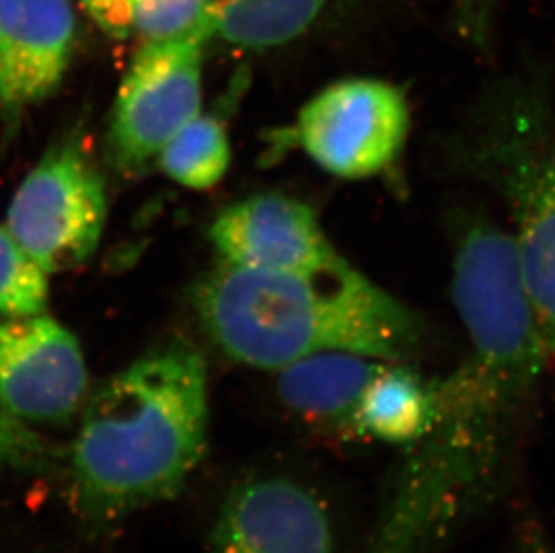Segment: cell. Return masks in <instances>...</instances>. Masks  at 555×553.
I'll return each mask as SVG.
<instances>
[{"label": "cell", "instance_id": "19", "mask_svg": "<svg viewBox=\"0 0 555 553\" xmlns=\"http://www.w3.org/2000/svg\"><path fill=\"white\" fill-rule=\"evenodd\" d=\"M513 553H555L543 523L532 512H524L516 522Z\"/></svg>", "mask_w": 555, "mask_h": 553}, {"label": "cell", "instance_id": "4", "mask_svg": "<svg viewBox=\"0 0 555 553\" xmlns=\"http://www.w3.org/2000/svg\"><path fill=\"white\" fill-rule=\"evenodd\" d=\"M106 191L79 131L51 147L8 210V229L48 273L81 267L105 230Z\"/></svg>", "mask_w": 555, "mask_h": 553}, {"label": "cell", "instance_id": "5", "mask_svg": "<svg viewBox=\"0 0 555 553\" xmlns=\"http://www.w3.org/2000/svg\"><path fill=\"white\" fill-rule=\"evenodd\" d=\"M410 133L403 90L383 79L349 78L320 90L279 144H292L333 177L363 180L392 169Z\"/></svg>", "mask_w": 555, "mask_h": 553}, {"label": "cell", "instance_id": "6", "mask_svg": "<svg viewBox=\"0 0 555 553\" xmlns=\"http://www.w3.org/2000/svg\"><path fill=\"white\" fill-rule=\"evenodd\" d=\"M209 38L142 42L117 92L108 130L112 160L139 172L199 114L204 49Z\"/></svg>", "mask_w": 555, "mask_h": 553}, {"label": "cell", "instance_id": "1", "mask_svg": "<svg viewBox=\"0 0 555 553\" xmlns=\"http://www.w3.org/2000/svg\"><path fill=\"white\" fill-rule=\"evenodd\" d=\"M209 443V383L193 345L147 350L90 397L68 449L74 503L117 522L184 489Z\"/></svg>", "mask_w": 555, "mask_h": 553}, {"label": "cell", "instance_id": "20", "mask_svg": "<svg viewBox=\"0 0 555 553\" xmlns=\"http://www.w3.org/2000/svg\"><path fill=\"white\" fill-rule=\"evenodd\" d=\"M488 0H461L462 10L466 15L467 27L472 29V35H478L482 29L483 15H486V5Z\"/></svg>", "mask_w": 555, "mask_h": 553}, {"label": "cell", "instance_id": "9", "mask_svg": "<svg viewBox=\"0 0 555 553\" xmlns=\"http://www.w3.org/2000/svg\"><path fill=\"white\" fill-rule=\"evenodd\" d=\"M209 235L221 262L236 267L313 272L341 259L314 210L286 194H254L227 207Z\"/></svg>", "mask_w": 555, "mask_h": 553}, {"label": "cell", "instance_id": "8", "mask_svg": "<svg viewBox=\"0 0 555 553\" xmlns=\"http://www.w3.org/2000/svg\"><path fill=\"white\" fill-rule=\"evenodd\" d=\"M210 553H335L330 509L295 478L251 476L223 501Z\"/></svg>", "mask_w": 555, "mask_h": 553}, {"label": "cell", "instance_id": "7", "mask_svg": "<svg viewBox=\"0 0 555 553\" xmlns=\"http://www.w3.org/2000/svg\"><path fill=\"white\" fill-rule=\"evenodd\" d=\"M89 372L78 339L48 314L0 320V408L18 423L59 424L78 412Z\"/></svg>", "mask_w": 555, "mask_h": 553}, {"label": "cell", "instance_id": "13", "mask_svg": "<svg viewBox=\"0 0 555 553\" xmlns=\"http://www.w3.org/2000/svg\"><path fill=\"white\" fill-rule=\"evenodd\" d=\"M333 0L216 2L215 38L242 49L278 48L313 24Z\"/></svg>", "mask_w": 555, "mask_h": 553}, {"label": "cell", "instance_id": "12", "mask_svg": "<svg viewBox=\"0 0 555 553\" xmlns=\"http://www.w3.org/2000/svg\"><path fill=\"white\" fill-rule=\"evenodd\" d=\"M435 407V382H425L406 363H387L358 407L357 440L404 448L430 428Z\"/></svg>", "mask_w": 555, "mask_h": 553}, {"label": "cell", "instance_id": "15", "mask_svg": "<svg viewBox=\"0 0 555 553\" xmlns=\"http://www.w3.org/2000/svg\"><path fill=\"white\" fill-rule=\"evenodd\" d=\"M48 275L10 229L0 224V317L46 313Z\"/></svg>", "mask_w": 555, "mask_h": 553}, {"label": "cell", "instance_id": "16", "mask_svg": "<svg viewBox=\"0 0 555 553\" xmlns=\"http://www.w3.org/2000/svg\"><path fill=\"white\" fill-rule=\"evenodd\" d=\"M212 0H133L131 26L142 42L202 35L215 38Z\"/></svg>", "mask_w": 555, "mask_h": 553}, {"label": "cell", "instance_id": "18", "mask_svg": "<svg viewBox=\"0 0 555 553\" xmlns=\"http://www.w3.org/2000/svg\"><path fill=\"white\" fill-rule=\"evenodd\" d=\"M85 11L98 26L112 38H126L133 35L131 11L133 0H79Z\"/></svg>", "mask_w": 555, "mask_h": 553}, {"label": "cell", "instance_id": "10", "mask_svg": "<svg viewBox=\"0 0 555 553\" xmlns=\"http://www.w3.org/2000/svg\"><path fill=\"white\" fill-rule=\"evenodd\" d=\"M74 42L70 0H0V103L8 114L59 89Z\"/></svg>", "mask_w": 555, "mask_h": 553}, {"label": "cell", "instance_id": "2", "mask_svg": "<svg viewBox=\"0 0 555 553\" xmlns=\"http://www.w3.org/2000/svg\"><path fill=\"white\" fill-rule=\"evenodd\" d=\"M199 320L231 360L281 371L322 352L406 363L423 327L390 293L341 257L313 272H272L221 262L198 290Z\"/></svg>", "mask_w": 555, "mask_h": 553}, {"label": "cell", "instance_id": "3", "mask_svg": "<svg viewBox=\"0 0 555 553\" xmlns=\"http://www.w3.org/2000/svg\"><path fill=\"white\" fill-rule=\"evenodd\" d=\"M456 158L507 205L519 272L555 369V117L535 89H500L456 144Z\"/></svg>", "mask_w": 555, "mask_h": 553}, {"label": "cell", "instance_id": "17", "mask_svg": "<svg viewBox=\"0 0 555 553\" xmlns=\"http://www.w3.org/2000/svg\"><path fill=\"white\" fill-rule=\"evenodd\" d=\"M60 462L48 440L0 408V476L42 473Z\"/></svg>", "mask_w": 555, "mask_h": 553}, {"label": "cell", "instance_id": "11", "mask_svg": "<svg viewBox=\"0 0 555 553\" xmlns=\"http://www.w3.org/2000/svg\"><path fill=\"white\" fill-rule=\"evenodd\" d=\"M382 361L351 352H322L279 371L284 407L319 434L357 440V413Z\"/></svg>", "mask_w": 555, "mask_h": 553}, {"label": "cell", "instance_id": "14", "mask_svg": "<svg viewBox=\"0 0 555 553\" xmlns=\"http://www.w3.org/2000/svg\"><path fill=\"white\" fill-rule=\"evenodd\" d=\"M157 158L180 185L196 191L215 188L231 166L225 126L212 115L198 114L169 139Z\"/></svg>", "mask_w": 555, "mask_h": 553}]
</instances>
